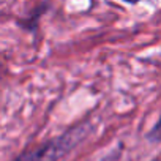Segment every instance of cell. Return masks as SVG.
Instances as JSON below:
<instances>
[{
  "label": "cell",
  "mask_w": 161,
  "mask_h": 161,
  "mask_svg": "<svg viewBox=\"0 0 161 161\" xmlns=\"http://www.w3.org/2000/svg\"><path fill=\"white\" fill-rule=\"evenodd\" d=\"M89 131H90L89 122L76 125L68 131H65L62 136L21 153L13 161H58L62 156L69 153L79 142H82L84 137L89 134Z\"/></svg>",
  "instance_id": "cell-1"
},
{
  "label": "cell",
  "mask_w": 161,
  "mask_h": 161,
  "mask_svg": "<svg viewBox=\"0 0 161 161\" xmlns=\"http://www.w3.org/2000/svg\"><path fill=\"white\" fill-rule=\"evenodd\" d=\"M148 139H152V141H161V115H159L158 122L155 123L153 130L148 133Z\"/></svg>",
  "instance_id": "cell-2"
},
{
  "label": "cell",
  "mask_w": 161,
  "mask_h": 161,
  "mask_svg": "<svg viewBox=\"0 0 161 161\" xmlns=\"http://www.w3.org/2000/svg\"><path fill=\"white\" fill-rule=\"evenodd\" d=\"M126 2H131V3H134V2H137V0H126Z\"/></svg>",
  "instance_id": "cell-3"
}]
</instances>
